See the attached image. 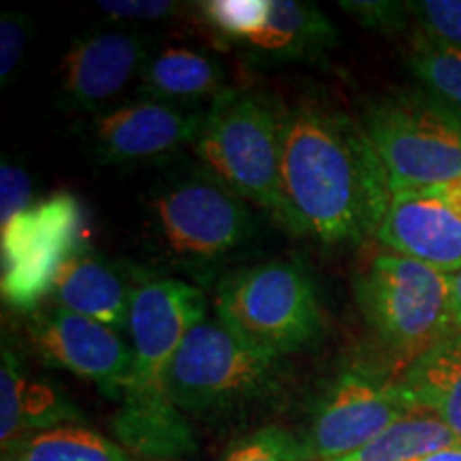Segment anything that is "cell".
I'll use <instances>...</instances> for the list:
<instances>
[{"mask_svg":"<svg viewBox=\"0 0 461 461\" xmlns=\"http://www.w3.org/2000/svg\"><path fill=\"white\" fill-rule=\"evenodd\" d=\"M408 68L429 92L461 112V50L417 34L408 54Z\"/></svg>","mask_w":461,"mask_h":461,"instance_id":"23","label":"cell"},{"mask_svg":"<svg viewBox=\"0 0 461 461\" xmlns=\"http://www.w3.org/2000/svg\"><path fill=\"white\" fill-rule=\"evenodd\" d=\"M338 43V32L312 3L267 0L263 20L238 43L263 62L319 60Z\"/></svg>","mask_w":461,"mask_h":461,"instance_id":"16","label":"cell"},{"mask_svg":"<svg viewBox=\"0 0 461 461\" xmlns=\"http://www.w3.org/2000/svg\"><path fill=\"white\" fill-rule=\"evenodd\" d=\"M461 445L442 420L425 412H411L357 451L331 461H412L440 448Z\"/></svg>","mask_w":461,"mask_h":461,"instance_id":"21","label":"cell"},{"mask_svg":"<svg viewBox=\"0 0 461 461\" xmlns=\"http://www.w3.org/2000/svg\"><path fill=\"white\" fill-rule=\"evenodd\" d=\"M397 387L412 412L442 420L461 442V333H448L408 363Z\"/></svg>","mask_w":461,"mask_h":461,"instance_id":"18","label":"cell"},{"mask_svg":"<svg viewBox=\"0 0 461 461\" xmlns=\"http://www.w3.org/2000/svg\"><path fill=\"white\" fill-rule=\"evenodd\" d=\"M205 115L171 103L137 99L96 115L88 143L103 165L148 163L197 141Z\"/></svg>","mask_w":461,"mask_h":461,"instance_id":"14","label":"cell"},{"mask_svg":"<svg viewBox=\"0 0 461 461\" xmlns=\"http://www.w3.org/2000/svg\"><path fill=\"white\" fill-rule=\"evenodd\" d=\"M267 0H207L199 5L201 15L212 28L238 45L263 20Z\"/></svg>","mask_w":461,"mask_h":461,"instance_id":"25","label":"cell"},{"mask_svg":"<svg viewBox=\"0 0 461 461\" xmlns=\"http://www.w3.org/2000/svg\"><path fill=\"white\" fill-rule=\"evenodd\" d=\"M96 9L115 22H158L180 14L182 5L171 0H99Z\"/></svg>","mask_w":461,"mask_h":461,"instance_id":"30","label":"cell"},{"mask_svg":"<svg viewBox=\"0 0 461 461\" xmlns=\"http://www.w3.org/2000/svg\"><path fill=\"white\" fill-rule=\"evenodd\" d=\"M54 303L120 331L129 325L132 288L113 265L92 255L68 258L51 288Z\"/></svg>","mask_w":461,"mask_h":461,"instance_id":"19","label":"cell"},{"mask_svg":"<svg viewBox=\"0 0 461 461\" xmlns=\"http://www.w3.org/2000/svg\"><path fill=\"white\" fill-rule=\"evenodd\" d=\"M207 171L291 229L282 193V112L255 92H224L205 115L197 141Z\"/></svg>","mask_w":461,"mask_h":461,"instance_id":"2","label":"cell"},{"mask_svg":"<svg viewBox=\"0 0 461 461\" xmlns=\"http://www.w3.org/2000/svg\"><path fill=\"white\" fill-rule=\"evenodd\" d=\"M207 319L201 288L176 278H157L132 286L129 338L132 376L124 391H169L167 372L184 339Z\"/></svg>","mask_w":461,"mask_h":461,"instance_id":"9","label":"cell"},{"mask_svg":"<svg viewBox=\"0 0 461 461\" xmlns=\"http://www.w3.org/2000/svg\"><path fill=\"white\" fill-rule=\"evenodd\" d=\"M355 297L370 330L403 367L455 331L448 274L391 250L359 269Z\"/></svg>","mask_w":461,"mask_h":461,"instance_id":"5","label":"cell"},{"mask_svg":"<svg viewBox=\"0 0 461 461\" xmlns=\"http://www.w3.org/2000/svg\"><path fill=\"white\" fill-rule=\"evenodd\" d=\"M361 124L391 193L461 180V112L428 88L380 96L366 107Z\"/></svg>","mask_w":461,"mask_h":461,"instance_id":"3","label":"cell"},{"mask_svg":"<svg viewBox=\"0 0 461 461\" xmlns=\"http://www.w3.org/2000/svg\"><path fill=\"white\" fill-rule=\"evenodd\" d=\"M152 56V39L135 28H92L73 39L60 67V103L95 112L122 92Z\"/></svg>","mask_w":461,"mask_h":461,"instance_id":"13","label":"cell"},{"mask_svg":"<svg viewBox=\"0 0 461 461\" xmlns=\"http://www.w3.org/2000/svg\"><path fill=\"white\" fill-rule=\"evenodd\" d=\"M118 445L148 461H182L197 451V438L169 391H124L112 419Z\"/></svg>","mask_w":461,"mask_h":461,"instance_id":"15","label":"cell"},{"mask_svg":"<svg viewBox=\"0 0 461 461\" xmlns=\"http://www.w3.org/2000/svg\"><path fill=\"white\" fill-rule=\"evenodd\" d=\"M167 246L180 257L216 258L246 238L244 199L214 173H194L165 186L152 201Z\"/></svg>","mask_w":461,"mask_h":461,"instance_id":"8","label":"cell"},{"mask_svg":"<svg viewBox=\"0 0 461 461\" xmlns=\"http://www.w3.org/2000/svg\"><path fill=\"white\" fill-rule=\"evenodd\" d=\"M31 20L15 11H9L0 20V84L3 86H7L20 68L31 41Z\"/></svg>","mask_w":461,"mask_h":461,"instance_id":"27","label":"cell"},{"mask_svg":"<svg viewBox=\"0 0 461 461\" xmlns=\"http://www.w3.org/2000/svg\"><path fill=\"white\" fill-rule=\"evenodd\" d=\"M79 411L51 384L31 380L14 350L5 346L0 366V445L3 453L41 431L73 425Z\"/></svg>","mask_w":461,"mask_h":461,"instance_id":"17","label":"cell"},{"mask_svg":"<svg viewBox=\"0 0 461 461\" xmlns=\"http://www.w3.org/2000/svg\"><path fill=\"white\" fill-rule=\"evenodd\" d=\"M346 14H350L361 26L372 28L383 34L400 32L408 26L411 20V7L408 3H384V0H363V3H339Z\"/></svg>","mask_w":461,"mask_h":461,"instance_id":"28","label":"cell"},{"mask_svg":"<svg viewBox=\"0 0 461 461\" xmlns=\"http://www.w3.org/2000/svg\"><path fill=\"white\" fill-rule=\"evenodd\" d=\"M224 68L214 56L190 48H165L149 56L137 92L141 99L188 107V103L221 99Z\"/></svg>","mask_w":461,"mask_h":461,"instance_id":"20","label":"cell"},{"mask_svg":"<svg viewBox=\"0 0 461 461\" xmlns=\"http://www.w3.org/2000/svg\"><path fill=\"white\" fill-rule=\"evenodd\" d=\"M28 336L41 359L90 380L120 400L132 376V350L118 331L62 305H41L28 319Z\"/></svg>","mask_w":461,"mask_h":461,"instance_id":"11","label":"cell"},{"mask_svg":"<svg viewBox=\"0 0 461 461\" xmlns=\"http://www.w3.org/2000/svg\"><path fill=\"white\" fill-rule=\"evenodd\" d=\"M3 461H135L118 442L82 425H62L3 453Z\"/></svg>","mask_w":461,"mask_h":461,"instance_id":"22","label":"cell"},{"mask_svg":"<svg viewBox=\"0 0 461 461\" xmlns=\"http://www.w3.org/2000/svg\"><path fill=\"white\" fill-rule=\"evenodd\" d=\"M408 7L419 34L461 50V0H419Z\"/></svg>","mask_w":461,"mask_h":461,"instance_id":"26","label":"cell"},{"mask_svg":"<svg viewBox=\"0 0 461 461\" xmlns=\"http://www.w3.org/2000/svg\"><path fill=\"white\" fill-rule=\"evenodd\" d=\"M448 286H451V314L453 330L461 333V269L448 274Z\"/></svg>","mask_w":461,"mask_h":461,"instance_id":"31","label":"cell"},{"mask_svg":"<svg viewBox=\"0 0 461 461\" xmlns=\"http://www.w3.org/2000/svg\"><path fill=\"white\" fill-rule=\"evenodd\" d=\"M376 240L395 255L453 274L461 269V180L391 194Z\"/></svg>","mask_w":461,"mask_h":461,"instance_id":"12","label":"cell"},{"mask_svg":"<svg viewBox=\"0 0 461 461\" xmlns=\"http://www.w3.org/2000/svg\"><path fill=\"white\" fill-rule=\"evenodd\" d=\"M221 461H312L303 438L278 425H267L233 442Z\"/></svg>","mask_w":461,"mask_h":461,"instance_id":"24","label":"cell"},{"mask_svg":"<svg viewBox=\"0 0 461 461\" xmlns=\"http://www.w3.org/2000/svg\"><path fill=\"white\" fill-rule=\"evenodd\" d=\"M282 357L240 336L221 319L201 321L167 372V389L182 412L212 417L238 411L278 389Z\"/></svg>","mask_w":461,"mask_h":461,"instance_id":"4","label":"cell"},{"mask_svg":"<svg viewBox=\"0 0 461 461\" xmlns=\"http://www.w3.org/2000/svg\"><path fill=\"white\" fill-rule=\"evenodd\" d=\"M216 314L240 336L280 357L310 346L322 330L312 280L286 261L229 274L218 285Z\"/></svg>","mask_w":461,"mask_h":461,"instance_id":"6","label":"cell"},{"mask_svg":"<svg viewBox=\"0 0 461 461\" xmlns=\"http://www.w3.org/2000/svg\"><path fill=\"white\" fill-rule=\"evenodd\" d=\"M280 173L291 230L322 244L376 235L393 194L363 124L322 99L282 112Z\"/></svg>","mask_w":461,"mask_h":461,"instance_id":"1","label":"cell"},{"mask_svg":"<svg viewBox=\"0 0 461 461\" xmlns=\"http://www.w3.org/2000/svg\"><path fill=\"white\" fill-rule=\"evenodd\" d=\"M84 212L77 197L56 193L3 227V299L34 312L51 295L56 276L77 255Z\"/></svg>","mask_w":461,"mask_h":461,"instance_id":"7","label":"cell"},{"mask_svg":"<svg viewBox=\"0 0 461 461\" xmlns=\"http://www.w3.org/2000/svg\"><path fill=\"white\" fill-rule=\"evenodd\" d=\"M412 461H461V445L440 448V451L428 453V455H423V457H417Z\"/></svg>","mask_w":461,"mask_h":461,"instance_id":"32","label":"cell"},{"mask_svg":"<svg viewBox=\"0 0 461 461\" xmlns=\"http://www.w3.org/2000/svg\"><path fill=\"white\" fill-rule=\"evenodd\" d=\"M397 380L348 370L322 393L303 445L312 461H331L357 451L411 414Z\"/></svg>","mask_w":461,"mask_h":461,"instance_id":"10","label":"cell"},{"mask_svg":"<svg viewBox=\"0 0 461 461\" xmlns=\"http://www.w3.org/2000/svg\"><path fill=\"white\" fill-rule=\"evenodd\" d=\"M32 184L28 173L9 160L0 165V224L7 227L15 216L31 207Z\"/></svg>","mask_w":461,"mask_h":461,"instance_id":"29","label":"cell"}]
</instances>
